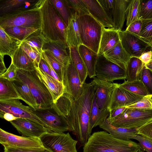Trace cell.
Wrapping results in <instances>:
<instances>
[{"mask_svg":"<svg viewBox=\"0 0 152 152\" xmlns=\"http://www.w3.org/2000/svg\"><path fill=\"white\" fill-rule=\"evenodd\" d=\"M99 126L113 137L124 140L133 139L138 132V129H130L114 126L110 123L107 118L104 123Z\"/></svg>","mask_w":152,"mask_h":152,"instance_id":"83f0119b","label":"cell"},{"mask_svg":"<svg viewBox=\"0 0 152 152\" xmlns=\"http://www.w3.org/2000/svg\"><path fill=\"white\" fill-rule=\"evenodd\" d=\"M119 87L131 92L142 96L148 95L145 87L140 80L128 81L125 80L122 84H119Z\"/></svg>","mask_w":152,"mask_h":152,"instance_id":"8d00e7d4","label":"cell"},{"mask_svg":"<svg viewBox=\"0 0 152 152\" xmlns=\"http://www.w3.org/2000/svg\"><path fill=\"white\" fill-rule=\"evenodd\" d=\"M69 49L70 56L77 72L81 82L83 84L88 76L86 68L79 53L77 48L73 46Z\"/></svg>","mask_w":152,"mask_h":152,"instance_id":"d6a6232c","label":"cell"},{"mask_svg":"<svg viewBox=\"0 0 152 152\" xmlns=\"http://www.w3.org/2000/svg\"><path fill=\"white\" fill-rule=\"evenodd\" d=\"M22 42L7 34L0 26V55H8L12 58Z\"/></svg>","mask_w":152,"mask_h":152,"instance_id":"603a6c76","label":"cell"},{"mask_svg":"<svg viewBox=\"0 0 152 152\" xmlns=\"http://www.w3.org/2000/svg\"><path fill=\"white\" fill-rule=\"evenodd\" d=\"M142 21L141 19L137 20L132 23L125 30L133 33L139 36L142 30Z\"/></svg>","mask_w":152,"mask_h":152,"instance_id":"f5cc1de1","label":"cell"},{"mask_svg":"<svg viewBox=\"0 0 152 152\" xmlns=\"http://www.w3.org/2000/svg\"><path fill=\"white\" fill-rule=\"evenodd\" d=\"M91 15L102 26L107 28H113V20L97 0H82Z\"/></svg>","mask_w":152,"mask_h":152,"instance_id":"d6986e66","label":"cell"},{"mask_svg":"<svg viewBox=\"0 0 152 152\" xmlns=\"http://www.w3.org/2000/svg\"><path fill=\"white\" fill-rule=\"evenodd\" d=\"M17 68L12 62L7 70L3 74L0 75V77L12 81L15 80L17 76Z\"/></svg>","mask_w":152,"mask_h":152,"instance_id":"c3c4849f","label":"cell"},{"mask_svg":"<svg viewBox=\"0 0 152 152\" xmlns=\"http://www.w3.org/2000/svg\"><path fill=\"white\" fill-rule=\"evenodd\" d=\"M12 82L21 100L34 110L38 109L39 106L37 102L28 86L17 79Z\"/></svg>","mask_w":152,"mask_h":152,"instance_id":"4dcf8cb0","label":"cell"},{"mask_svg":"<svg viewBox=\"0 0 152 152\" xmlns=\"http://www.w3.org/2000/svg\"><path fill=\"white\" fill-rule=\"evenodd\" d=\"M51 152L48 150V152Z\"/></svg>","mask_w":152,"mask_h":152,"instance_id":"03108f58","label":"cell"},{"mask_svg":"<svg viewBox=\"0 0 152 152\" xmlns=\"http://www.w3.org/2000/svg\"><path fill=\"white\" fill-rule=\"evenodd\" d=\"M41 57L45 61L47 64L48 65L49 67L52 77L57 80L61 82L59 78L57 75L52 68V67L48 58L43 51H42V53L41 54Z\"/></svg>","mask_w":152,"mask_h":152,"instance_id":"11a10c76","label":"cell"},{"mask_svg":"<svg viewBox=\"0 0 152 152\" xmlns=\"http://www.w3.org/2000/svg\"><path fill=\"white\" fill-rule=\"evenodd\" d=\"M144 64L139 58L131 57L129 60L127 66L126 79L131 82L140 80Z\"/></svg>","mask_w":152,"mask_h":152,"instance_id":"1f68e13d","label":"cell"},{"mask_svg":"<svg viewBox=\"0 0 152 152\" xmlns=\"http://www.w3.org/2000/svg\"><path fill=\"white\" fill-rule=\"evenodd\" d=\"M108 121L116 127L137 129L152 121V109L127 107L121 113Z\"/></svg>","mask_w":152,"mask_h":152,"instance_id":"52a82bcc","label":"cell"},{"mask_svg":"<svg viewBox=\"0 0 152 152\" xmlns=\"http://www.w3.org/2000/svg\"><path fill=\"white\" fill-rule=\"evenodd\" d=\"M4 152H47L44 147L36 148H22L4 147Z\"/></svg>","mask_w":152,"mask_h":152,"instance_id":"681fc988","label":"cell"},{"mask_svg":"<svg viewBox=\"0 0 152 152\" xmlns=\"http://www.w3.org/2000/svg\"><path fill=\"white\" fill-rule=\"evenodd\" d=\"M36 70L39 78L50 93L54 103L64 93L63 83L44 73L38 67Z\"/></svg>","mask_w":152,"mask_h":152,"instance_id":"ffe728a7","label":"cell"},{"mask_svg":"<svg viewBox=\"0 0 152 152\" xmlns=\"http://www.w3.org/2000/svg\"><path fill=\"white\" fill-rule=\"evenodd\" d=\"M127 107H123L115 108L110 112V114L107 118L108 120L112 119L121 113Z\"/></svg>","mask_w":152,"mask_h":152,"instance_id":"9f6ffc18","label":"cell"},{"mask_svg":"<svg viewBox=\"0 0 152 152\" xmlns=\"http://www.w3.org/2000/svg\"><path fill=\"white\" fill-rule=\"evenodd\" d=\"M152 57V51L150 50L143 53L139 58L145 65L148 64Z\"/></svg>","mask_w":152,"mask_h":152,"instance_id":"6f0895ef","label":"cell"},{"mask_svg":"<svg viewBox=\"0 0 152 152\" xmlns=\"http://www.w3.org/2000/svg\"><path fill=\"white\" fill-rule=\"evenodd\" d=\"M4 29L9 35L22 42L30 34L37 30L32 28L19 26L7 27Z\"/></svg>","mask_w":152,"mask_h":152,"instance_id":"74e56055","label":"cell"},{"mask_svg":"<svg viewBox=\"0 0 152 152\" xmlns=\"http://www.w3.org/2000/svg\"><path fill=\"white\" fill-rule=\"evenodd\" d=\"M103 55L108 60L126 70L131 57L125 51L120 41L114 47Z\"/></svg>","mask_w":152,"mask_h":152,"instance_id":"cb8c5ba5","label":"cell"},{"mask_svg":"<svg viewBox=\"0 0 152 152\" xmlns=\"http://www.w3.org/2000/svg\"><path fill=\"white\" fill-rule=\"evenodd\" d=\"M10 122L24 137L39 138L49 131L43 125L26 118H18Z\"/></svg>","mask_w":152,"mask_h":152,"instance_id":"2e32d148","label":"cell"},{"mask_svg":"<svg viewBox=\"0 0 152 152\" xmlns=\"http://www.w3.org/2000/svg\"><path fill=\"white\" fill-rule=\"evenodd\" d=\"M21 98L12 81L0 77V101Z\"/></svg>","mask_w":152,"mask_h":152,"instance_id":"836d02e7","label":"cell"},{"mask_svg":"<svg viewBox=\"0 0 152 152\" xmlns=\"http://www.w3.org/2000/svg\"><path fill=\"white\" fill-rule=\"evenodd\" d=\"M143 97L118 86L112 93L108 109L110 112L117 107H127L138 101Z\"/></svg>","mask_w":152,"mask_h":152,"instance_id":"e0dca14e","label":"cell"},{"mask_svg":"<svg viewBox=\"0 0 152 152\" xmlns=\"http://www.w3.org/2000/svg\"><path fill=\"white\" fill-rule=\"evenodd\" d=\"M71 14L76 13L79 17L90 13L82 0H65Z\"/></svg>","mask_w":152,"mask_h":152,"instance_id":"f35d334b","label":"cell"},{"mask_svg":"<svg viewBox=\"0 0 152 152\" xmlns=\"http://www.w3.org/2000/svg\"><path fill=\"white\" fill-rule=\"evenodd\" d=\"M141 148L134 141L119 139L101 131L90 136L84 145L83 152H137Z\"/></svg>","mask_w":152,"mask_h":152,"instance_id":"7a4b0ae2","label":"cell"},{"mask_svg":"<svg viewBox=\"0 0 152 152\" xmlns=\"http://www.w3.org/2000/svg\"><path fill=\"white\" fill-rule=\"evenodd\" d=\"M151 99L152 102V95H151Z\"/></svg>","mask_w":152,"mask_h":152,"instance_id":"e7e4bbea","label":"cell"},{"mask_svg":"<svg viewBox=\"0 0 152 152\" xmlns=\"http://www.w3.org/2000/svg\"><path fill=\"white\" fill-rule=\"evenodd\" d=\"M11 62L18 69L28 71H34L36 69L34 62L21 46L14 54Z\"/></svg>","mask_w":152,"mask_h":152,"instance_id":"f546056e","label":"cell"},{"mask_svg":"<svg viewBox=\"0 0 152 152\" xmlns=\"http://www.w3.org/2000/svg\"><path fill=\"white\" fill-rule=\"evenodd\" d=\"M140 0H131L126 11V26L140 19Z\"/></svg>","mask_w":152,"mask_h":152,"instance_id":"d590c367","label":"cell"},{"mask_svg":"<svg viewBox=\"0 0 152 152\" xmlns=\"http://www.w3.org/2000/svg\"><path fill=\"white\" fill-rule=\"evenodd\" d=\"M69 48L65 41L47 40L42 48V51H49L63 66L67 65L69 58Z\"/></svg>","mask_w":152,"mask_h":152,"instance_id":"ac0fdd59","label":"cell"},{"mask_svg":"<svg viewBox=\"0 0 152 152\" xmlns=\"http://www.w3.org/2000/svg\"><path fill=\"white\" fill-rule=\"evenodd\" d=\"M141 20L142 26L139 36L146 40L152 36V19Z\"/></svg>","mask_w":152,"mask_h":152,"instance_id":"bcb514c9","label":"cell"},{"mask_svg":"<svg viewBox=\"0 0 152 152\" xmlns=\"http://www.w3.org/2000/svg\"><path fill=\"white\" fill-rule=\"evenodd\" d=\"M131 0H114L112 15L114 25L113 28L118 31L122 30L126 18V11Z\"/></svg>","mask_w":152,"mask_h":152,"instance_id":"4316f807","label":"cell"},{"mask_svg":"<svg viewBox=\"0 0 152 152\" xmlns=\"http://www.w3.org/2000/svg\"><path fill=\"white\" fill-rule=\"evenodd\" d=\"M140 80L144 84L148 95H152V71L145 65L141 74Z\"/></svg>","mask_w":152,"mask_h":152,"instance_id":"60d3db41","label":"cell"},{"mask_svg":"<svg viewBox=\"0 0 152 152\" xmlns=\"http://www.w3.org/2000/svg\"><path fill=\"white\" fill-rule=\"evenodd\" d=\"M110 113L108 108L101 110L97 104L95 91L90 113L89 129V134L90 136L92 129L102 124L109 116Z\"/></svg>","mask_w":152,"mask_h":152,"instance_id":"484cf974","label":"cell"},{"mask_svg":"<svg viewBox=\"0 0 152 152\" xmlns=\"http://www.w3.org/2000/svg\"><path fill=\"white\" fill-rule=\"evenodd\" d=\"M96 76L100 80L110 82L126 79V71L107 59L103 55H98L95 66Z\"/></svg>","mask_w":152,"mask_h":152,"instance_id":"9c48e42d","label":"cell"},{"mask_svg":"<svg viewBox=\"0 0 152 152\" xmlns=\"http://www.w3.org/2000/svg\"><path fill=\"white\" fill-rule=\"evenodd\" d=\"M38 67L44 73L52 77L49 67L45 61L41 56Z\"/></svg>","mask_w":152,"mask_h":152,"instance_id":"db71d44e","label":"cell"},{"mask_svg":"<svg viewBox=\"0 0 152 152\" xmlns=\"http://www.w3.org/2000/svg\"><path fill=\"white\" fill-rule=\"evenodd\" d=\"M140 19H152V0H140Z\"/></svg>","mask_w":152,"mask_h":152,"instance_id":"b9f144b4","label":"cell"},{"mask_svg":"<svg viewBox=\"0 0 152 152\" xmlns=\"http://www.w3.org/2000/svg\"><path fill=\"white\" fill-rule=\"evenodd\" d=\"M47 40L41 29H38L30 34L22 42L34 48L41 55L42 46Z\"/></svg>","mask_w":152,"mask_h":152,"instance_id":"e575fe53","label":"cell"},{"mask_svg":"<svg viewBox=\"0 0 152 152\" xmlns=\"http://www.w3.org/2000/svg\"><path fill=\"white\" fill-rule=\"evenodd\" d=\"M77 50L86 68L88 76L91 78L95 77V66L98 54L82 44L78 46Z\"/></svg>","mask_w":152,"mask_h":152,"instance_id":"d4e9b609","label":"cell"},{"mask_svg":"<svg viewBox=\"0 0 152 152\" xmlns=\"http://www.w3.org/2000/svg\"><path fill=\"white\" fill-rule=\"evenodd\" d=\"M35 6L40 10L41 30L47 40L66 42V26L50 0H38Z\"/></svg>","mask_w":152,"mask_h":152,"instance_id":"3957f363","label":"cell"},{"mask_svg":"<svg viewBox=\"0 0 152 152\" xmlns=\"http://www.w3.org/2000/svg\"><path fill=\"white\" fill-rule=\"evenodd\" d=\"M137 134L152 140V121L138 129Z\"/></svg>","mask_w":152,"mask_h":152,"instance_id":"f907efd6","label":"cell"},{"mask_svg":"<svg viewBox=\"0 0 152 152\" xmlns=\"http://www.w3.org/2000/svg\"><path fill=\"white\" fill-rule=\"evenodd\" d=\"M21 47L34 62L36 68L38 67L41 55L33 47L22 42Z\"/></svg>","mask_w":152,"mask_h":152,"instance_id":"7bdbcfd3","label":"cell"},{"mask_svg":"<svg viewBox=\"0 0 152 152\" xmlns=\"http://www.w3.org/2000/svg\"><path fill=\"white\" fill-rule=\"evenodd\" d=\"M17 74L16 79L28 86L37 102L39 109L46 108L53 106L54 102L51 95L39 78L36 69L28 71L17 69Z\"/></svg>","mask_w":152,"mask_h":152,"instance_id":"277c9868","label":"cell"},{"mask_svg":"<svg viewBox=\"0 0 152 152\" xmlns=\"http://www.w3.org/2000/svg\"><path fill=\"white\" fill-rule=\"evenodd\" d=\"M118 32L121 44L131 57L139 58L148 48H152L148 41L133 33L126 30Z\"/></svg>","mask_w":152,"mask_h":152,"instance_id":"30bf717a","label":"cell"},{"mask_svg":"<svg viewBox=\"0 0 152 152\" xmlns=\"http://www.w3.org/2000/svg\"><path fill=\"white\" fill-rule=\"evenodd\" d=\"M36 115L44 123L49 131L64 132L69 130V125L65 118L59 115L53 107L34 110Z\"/></svg>","mask_w":152,"mask_h":152,"instance_id":"8fae6325","label":"cell"},{"mask_svg":"<svg viewBox=\"0 0 152 152\" xmlns=\"http://www.w3.org/2000/svg\"><path fill=\"white\" fill-rule=\"evenodd\" d=\"M43 147L51 152H77V140L69 133H56L48 131L39 138Z\"/></svg>","mask_w":152,"mask_h":152,"instance_id":"ba28073f","label":"cell"},{"mask_svg":"<svg viewBox=\"0 0 152 152\" xmlns=\"http://www.w3.org/2000/svg\"><path fill=\"white\" fill-rule=\"evenodd\" d=\"M146 40L148 41L152 47V36L148 39Z\"/></svg>","mask_w":152,"mask_h":152,"instance_id":"94428289","label":"cell"},{"mask_svg":"<svg viewBox=\"0 0 152 152\" xmlns=\"http://www.w3.org/2000/svg\"><path fill=\"white\" fill-rule=\"evenodd\" d=\"M127 107L141 109H151L152 102L151 95L144 96L140 100Z\"/></svg>","mask_w":152,"mask_h":152,"instance_id":"f6af8a7d","label":"cell"},{"mask_svg":"<svg viewBox=\"0 0 152 152\" xmlns=\"http://www.w3.org/2000/svg\"><path fill=\"white\" fill-rule=\"evenodd\" d=\"M42 51L44 53L48 58L52 68L62 82V68L63 66L49 51L46 50Z\"/></svg>","mask_w":152,"mask_h":152,"instance_id":"ee69618b","label":"cell"},{"mask_svg":"<svg viewBox=\"0 0 152 152\" xmlns=\"http://www.w3.org/2000/svg\"><path fill=\"white\" fill-rule=\"evenodd\" d=\"M2 118L10 122L17 119L18 118L14 116L12 114L10 113H5L4 114Z\"/></svg>","mask_w":152,"mask_h":152,"instance_id":"91938a15","label":"cell"},{"mask_svg":"<svg viewBox=\"0 0 152 152\" xmlns=\"http://www.w3.org/2000/svg\"><path fill=\"white\" fill-rule=\"evenodd\" d=\"M147 65H152V58H151V61H150V62L148 64H147Z\"/></svg>","mask_w":152,"mask_h":152,"instance_id":"6125c7cd","label":"cell"},{"mask_svg":"<svg viewBox=\"0 0 152 152\" xmlns=\"http://www.w3.org/2000/svg\"><path fill=\"white\" fill-rule=\"evenodd\" d=\"M120 41L118 31L103 27L98 55H103L114 47Z\"/></svg>","mask_w":152,"mask_h":152,"instance_id":"44dd1931","label":"cell"},{"mask_svg":"<svg viewBox=\"0 0 152 152\" xmlns=\"http://www.w3.org/2000/svg\"><path fill=\"white\" fill-rule=\"evenodd\" d=\"M133 139L138 141V144L143 151L152 152V140L137 134L134 137Z\"/></svg>","mask_w":152,"mask_h":152,"instance_id":"7dc6e473","label":"cell"},{"mask_svg":"<svg viewBox=\"0 0 152 152\" xmlns=\"http://www.w3.org/2000/svg\"><path fill=\"white\" fill-rule=\"evenodd\" d=\"M0 26L4 29L7 27L15 26L41 29V19L40 10L35 5L31 8L1 15Z\"/></svg>","mask_w":152,"mask_h":152,"instance_id":"5b68a950","label":"cell"},{"mask_svg":"<svg viewBox=\"0 0 152 152\" xmlns=\"http://www.w3.org/2000/svg\"><path fill=\"white\" fill-rule=\"evenodd\" d=\"M78 20L82 44L98 54L103 26L90 15L79 17Z\"/></svg>","mask_w":152,"mask_h":152,"instance_id":"8992f818","label":"cell"},{"mask_svg":"<svg viewBox=\"0 0 152 152\" xmlns=\"http://www.w3.org/2000/svg\"><path fill=\"white\" fill-rule=\"evenodd\" d=\"M91 82L83 84L81 94L77 99L64 93L54 103L53 107L66 119L69 130L75 135L79 144L84 146L90 136L89 134L90 113L95 93Z\"/></svg>","mask_w":152,"mask_h":152,"instance_id":"6da1fadb","label":"cell"},{"mask_svg":"<svg viewBox=\"0 0 152 152\" xmlns=\"http://www.w3.org/2000/svg\"><path fill=\"white\" fill-rule=\"evenodd\" d=\"M62 18L66 26H67L71 15L65 0H50Z\"/></svg>","mask_w":152,"mask_h":152,"instance_id":"ab89813d","label":"cell"},{"mask_svg":"<svg viewBox=\"0 0 152 152\" xmlns=\"http://www.w3.org/2000/svg\"><path fill=\"white\" fill-rule=\"evenodd\" d=\"M4 56L0 55V75L3 74L7 70L4 60Z\"/></svg>","mask_w":152,"mask_h":152,"instance_id":"680465c9","label":"cell"},{"mask_svg":"<svg viewBox=\"0 0 152 152\" xmlns=\"http://www.w3.org/2000/svg\"><path fill=\"white\" fill-rule=\"evenodd\" d=\"M38 0H6L0 1V16L12 12L31 8V5L36 4Z\"/></svg>","mask_w":152,"mask_h":152,"instance_id":"f1b7e54d","label":"cell"},{"mask_svg":"<svg viewBox=\"0 0 152 152\" xmlns=\"http://www.w3.org/2000/svg\"><path fill=\"white\" fill-rule=\"evenodd\" d=\"M76 13L71 14L66 28V43L69 48L74 46L77 48L82 44L80 34L78 19Z\"/></svg>","mask_w":152,"mask_h":152,"instance_id":"7402d4cb","label":"cell"},{"mask_svg":"<svg viewBox=\"0 0 152 152\" xmlns=\"http://www.w3.org/2000/svg\"><path fill=\"white\" fill-rule=\"evenodd\" d=\"M93 78L91 83L94 87L98 107L101 110L108 108L112 93L119 84L103 80L96 77Z\"/></svg>","mask_w":152,"mask_h":152,"instance_id":"9a60e30c","label":"cell"},{"mask_svg":"<svg viewBox=\"0 0 152 152\" xmlns=\"http://www.w3.org/2000/svg\"><path fill=\"white\" fill-rule=\"evenodd\" d=\"M62 82L64 87V93L70 94L75 99H78L81 94L83 84L70 56L66 66L62 67Z\"/></svg>","mask_w":152,"mask_h":152,"instance_id":"4fadbf2b","label":"cell"},{"mask_svg":"<svg viewBox=\"0 0 152 152\" xmlns=\"http://www.w3.org/2000/svg\"><path fill=\"white\" fill-rule=\"evenodd\" d=\"M0 143L4 147L22 148L44 147L39 138L20 136L0 129Z\"/></svg>","mask_w":152,"mask_h":152,"instance_id":"5bb4252c","label":"cell"},{"mask_svg":"<svg viewBox=\"0 0 152 152\" xmlns=\"http://www.w3.org/2000/svg\"><path fill=\"white\" fill-rule=\"evenodd\" d=\"M137 152H144V151L141 148L139 149Z\"/></svg>","mask_w":152,"mask_h":152,"instance_id":"be15d7a7","label":"cell"},{"mask_svg":"<svg viewBox=\"0 0 152 152\" xmlns=\"http://www.w3.org/2000/svg\"><path fill=\"white\" fill-rule=\"evenodd\" d=\"M19 99H14L0 101V117L2 118L5 113L12 114L18 118L29 119L43 125L44 123L36 115L34 109L23 105Z\"/></svg>","mask_w":152,"mask_h":152,"instance_id":"7c38bea8","label":"cell"},{"mask_svg":"<svg viewBox=\"0 0 152 152\" xmlns=\"http://www.w3.org/2000/svg\"><path fill=\"white\" fill-rule=\"evenodd\" d=\"M98 1L104 10L107 15L113 20L112 15L114 5V0Z\"/></svg>","mask_w":152,"mask_h":152,"instance_id":"816d5d0a","label":"cell"}]
</instances>
